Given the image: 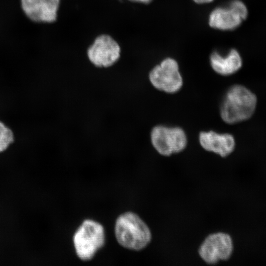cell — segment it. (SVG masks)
<instances>
[{"mask_svg":"<svg viewBox=\"0 0 266 266\" xmlns=\"http://www.w3.org/2000/svg\"><path fill=\"white\" fill-rule=\"evenodd\" d=\"M256 96L245 86L235 84L225 93L220 105L222 120L226 123L235 124L250 119L255 113Z\"/></svg>","mask_w":266,"mask_h":266,"instance_id":"6da1fadb","label":"cell"},{"mask_svg":"<svg viewBox=\"0 0 266 266\" xmlns=\"http://www.w3.org/2000/svg\"><path fill=\"white\" fill-rule=\"evenodd\" d=\"M115 234L118 242L129 249L139 251L152 239L151 231L145 222L132 212L120 215L116 220Z\"/></svg>","mask_w":266,"mask_h":266,"instance_id":"7a4b0ae2","label":"cell"},{"mask_svg":"<svg viewBox=\"0 0 266 266\" xmlns=\"http://www.w3.org/2000/svg\"><path fill=\"white\" fill-rule=\"evenodd\" d=\"M73 241L78 257L83 261L89 260L104 244V228L94 220H85L75 233Z\"/></svg>","mask_w":266,"mask_h":266,"instance_id":"3957f363","label":"cell"},{"mask_svg":"<svg viewBox=\"0 0 266 266\" xmlns=\"http://www.w3.org/2000/svg\"><path fill=\"white\" fill-rule=\"evenodd\" d=\"M121 48L110 35L102 34L98 36L88 48L87 56L90 63L100 70L109 69L119 62Z\"/></svg>","mask_w":266,"mask_h":266,"instance_id":"277c9868","label":"cell"},{"mask_svg":"<svg viewBox=\"0 0 266 266\" xmlns=\"http://www.w3.org/2000/svg\"><path fill=\"white\" fill-rule=\"evenodd\" d=\"M150 138L155 150L165 156H169L172 154L182 151L187 143L184 131L178 127L156 126L151 130Z\"/></svg>","mask_w":266,"mask_h":266,"instance_id":"5b68a950","label":"cell"},{"mask_svg":"<svg viewBox=\"0 0 266 266\" xmlns=\"http://www.w3.org/2000/svg\"><path fill=\"white\" fill-rule=\"evenodd\" d=\"M148 79L156 89L168 93L178 91L183 85L178 65L173 59L167 58L149 72Z\"/></svg>","mask_w":266,"mask_h":266,"instance_id":"8992f818","label":"cell"},{"mask_svg":"<svg viewBox=\"0 0 266 266\" xmlns=\"http://www.w3.org/2000/svg\"><path fill=\"white\" fill-rule=\"evenodd\" d=\"M233 250V241L231 235L224 232H217L208 235L204 239L198 252L206 263L214 265L220 261L229 260Z\"/></svg>","mask_w":266,"mask_h":266,"instance_id":"52a82bcc","label":"cell"},{"mask_svg":"<svg viewBox=\"0 0 266 266\" xmlns=\"http://www.w3.org/2000/svg\"><path fill=\"white\" fill-rule=\"evenodd\" d=\"M248 10L240 0H233L226 6L213 9L209 16V25L212 28L233 30L240 25L247 17Z\"/></svg>","mask_w":266,"mask_h":266,"instance_id":"ba28073f","label":"cell"},{"mask_svg":"<svg viewBox=\"0 0 266 266\" xmlns=\"http://www.w3.org/2000/svg\"><path fill=\"white\" fill-rule=\"evenodd\" d=\"M21 7L31 21L51 23L56 21L60 0H20Z\"/></svg>","mask_w":266,"mask_h":266,"instance_id":"9c48e42d","label":"cell"},{"mask_svg":"<svg viewBox=\"0 0 266 266\" xmlns=\"http://www.w3.org/2000/svg\"><path fill=\"white\" fill-rule=\"evenodd\" d=\"M199 141L206 151L218 154L222 157L230 155L235 148L233 136L230 133H218L214 131L202 132L199 134Z\"/></svg>","mask_w":266,"mask_h":266,"instance_id":"30bf717a","label":"cell"},{"mask_svg":"<svg viewBox=\"0 0 266 266\" xmlns=\"http://www.w3.org/2000/svg\"><path fill=\"white\" fill-rule=\"evenodd\" d=\"M210 63L216 72L224 76L235 73L242 65L241 56L234 49H231L225 56L217 51L213 52L210 56Z\"/></svg>","mask_w":266,"mask_h":266,"instance_id":"8fae6325","label":"cell"},{"mask_svg":"<svg viewBox=\"0 0 266 266\" xmlns=\"http://www.w3.org/2000/svg\"><path fill=\"white\" fill-rule=\"evenodd\" d=\"M13 140L12 132L0 122V152L5 150Z\"/></svg>","mask_w":266,"mask_h":266,"instance_id":"7c38bea8","label":"cell"},{"mask_svg":"<svg viewBox=\"0 0 266 266\" xmlns=\"http://www.w3.org/2000/svg\"><path fill=\"white\" fill-rule=\"evenodd\" d=\"M129 1L133 2H139L144 4L149 3L152 1V0H128Z\"/></svg>","mask_w":266,"mask_h":266,"instance_id":"4fadbf2b","label":"cell"},{"mask_svg":"<svg viewBox=\"0 0 266 266\" xmlns=\"http://www.w3.org/2000/svg\"><path fill=\"white\" fill-rule=\"evenodd\" d=\"M195 2L199 4L209 3L214 0H193Z\"/></svg>","mask_w":266,"mask_h":266,"instance_id":"5bb4252c","label":"cell"}]
</instances>
